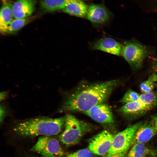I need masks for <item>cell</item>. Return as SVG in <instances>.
<instances>
[{
    "instance_id": "obj_12",
    "label": "cell",
    "mask_w": 157,
    "mask_h": 157,
    "mask_svg": "<svg viewBox=\"0 0 157 157\" xmlns=\"http://www.w3.org/2000/svg\"><path fill=\"white\" fill-rule=\"evenodd\" d=\"M157 133V131L152 122L142 123L135 133L131 146L137 143L147 142Z\"/></svg>"
},
{
    "instance_id": "obj_11",
    "label": "cell",
    "mask_w": 157,
    "mask_h": 157,
    "mask_svg": "<svg viewBox=\"0 0 157 157\" xmlns=\"http://www.w3.org/2000/svg\"><path fill=\"white\" fill-rule=\"evenodd\" d=\"M92 48L117 56L121 53L122 48L120 44L113 38L104 37L95 42Z\"/></svg>"
},
{
    "instance_id": "obj_5",
    "label": "cell",
    "mask_w": 157,
    "mask_h": 157,
    "mask_svg": "<svg viewBox=\"0 0 157 157\" xmlns=\"http://www.w3.org/2000/svg\"><path fill=\"white\" fill-rule=\"evenodd\" d=\"M31 150L43 157H62L65 154L58 140L47 136L39 137Z\"/></svg>"
},
{
    "instance_id": "obj_2",
    "label": "cell",
    "mask_w": 157,
    "mask_h": 157,
    "mask_svg": "<svg viewBox=\"0 0 157 157\" xmlns=\"http://www.w3.org/2000/svg\"><path fill=\"white\" fill-rule=\"evenodd\" d=\"M65 122V117L37 118L18 123L13 130L18 135L25 137L55 135L60 132Z\"/></svg>"
},
{
    "instance_id": "obj_27",
    "label": "cell",
    "mask_w": 157,
    "mask_h": 157,
    "mask_svg": "<svg viewBox=\"0 0 157 157\" xmlns=\"http://www.w3.org/2000/svg\"><path fill=\"white\" fill-rule=\"evenodd\" d=\"M153 68L154 70L157 72V63H156L153 66Z\"/></svg>"
},
{
    "instance_id": "obj_4",
    "label": "cell",
    "mask_w": 157,
    "mask_h": 157,
    "mask_svg": "<svg viewBox=\"0 0 157 157\" xmlns=\"http://www.w3.org/2000/svg\"><path fill=\"white\" fill-rule=\"evenodd\" d=\"M138 122L128 127L114 136L107 155H111L127 151L131 145L134 134L142 124Z\"/></svg>"
},
{
    "instance_id": "obj_15",
    "label": "cell",
    "mask_w": 157,
    "mask_h": 157,
    "mask_svg": "<svg viewBox=\"0 0 157 157\" xmlns=\"http://www.w3.org/2000/svg\"><path fill=\"white\" fill-rule=\"evenodd\" d=\"M13 4L7 2L3 4L0 10V31L2 34H6L8 27L14 18L12 11Z\"/></svg>"
},
{
    "instance_id": "obj_8",
    "label": "cell",
    "mask_w": 157,
    "mask_h": 157,
    "mask_svg": "<svg viewBox=\"0 0 157 157\" xmlns=\"http://www.w3.org/2000/svg\"><path fill=\"white\" fill-rule=\"evenodd\" d=\"M83 113L94 120L103 124L109 125L114 122L112 111L106 104H101L96 105Z\"/></svg>"
},
{
    "instance_id": "obj_30",
    "label": "cell",
    "mask_w": 157,
    "mask_h": 157,
    "mask_svg": "<svg viewBox=\"0 0 157 157\" xmlns=\"http://www.w3.org/2000/svg\"><path fill=\"white\" fill-rule=\"evenodd\" d=\"M30 157H37V156H30Z\"/></svg>"
},
{
    "instance_id": "obj_19",
    "label": "cell",
    "mask_w": 157,
    "mask_h": 157,
    "mask_svg": "<svg viewBox=\"0 0 157 157\" xmlns=\"http://www.w3.org/2000/svg\"><path fill=\"white\" fill-rule=\"evenodd\" d=\"M138 100L152 108L157 105V92H151L140 95Z\"/></svg>"
},
{
    "instance_id": "obj_9",
    "label": "cell",
    "mask_w": 157,
    "mask_h": 157,
    "mask_svg": "<svg viewBox=\"0 0 157 157\" xmlns=\"http://www.w3.org/2000/svg\"><path fill=\"white\" fill-rule=\"evenodd\" d=\"M110 14L101 4H92L89 6L86 17L94 25H100L108 22Z\"/></svg>"
},
{
    "instance_id": "obj_25",
    "label": "cell",
    "mask_w": 157,
    "mask_h": 157,
    "mask_svg": "<svg viewBox=\"0 0 157 157\" xmlns=\"http://www.w3.org/2000/svg\"><path fill=\"white\" fill-rule=\"evenodd\" d=\"M151 122L157 131V114L153 117Z\"/></svg>"
},
{
    "instance_id": "obj_24",
    "label": "cell",
    "mask_w": 157,
    "mask_h": 157,
    "mask_svg": "<svg viewBox=\"0 0 157 157\" xmlns=\"http://www.w3.org/2000/svg\"><path fill=\"white\" fill-rule=\"evenodd\" d=\"M5 110L2 106L0 107V122H1L3 120L5 116Z\"/></svg>"
},
{
    "instance_id": "obj_26",
    "label": "cell",
    "mask_w": 157,
    "mask_h": 157,
    "mask_svg": "<svg viewBox=\"0 0 157 157\" xmlns=\"http://www.w3.org/2000/svg\"><path fill=\"white\" fill-rule=\"evenodd\" d=\"M6 93L5 92H3L0 94V100H3L4 99L6 95Z\"/></svg>"
},
{
    "instance_id": "obj_13",
    "label": "cell",
    "mask_w": 157,
    "mask_h": 157,
    "mask_svg": "<svg viewBox=\"0 0 157 157\" xmlns=\"http://www.w3.org/2000/svg\"><path fill=\"white\" fill-rule=\"evenodd\" d=\"M152 108L138 100L124 104L118 111L125 116L133 117L142 115Z\"/></svg>"
},
{
    "instance_id": "obj_17",
    "label": "cell",
    "mask_w": 157,
    "mask_h": 157,
    "mask_svg": "<svg viewBox=\"0 0 157 157\" xmlns=\"http://www.w3.org/2000/svg\"><path fill=\"white\" fill-rule=\"evenodd\" d=\"M154 154V152L144 143H137L133 145L127 156L128 157H144Z\"/></svg>"
},
{
    "instance_id": "obj_29",
    "label": "cell",
    "mask_w": 157,
    "mask_h": 157,
    "mask_svg": "<svg viewBox=\"0 0 157 157\" xmlns=\"http://www.w3.org/2000/svg\"><path fill=\"white\" fill-rule=\"evenodd\" d=\"M155 154H151L149 155V156L148 157H155Z\"/></svg>"
},
{
    "instance_id": "obj_21",
    "label": "cell",
    "mask_w": 157,
    "mask_h": 157,
    "mask_svg": "<svg viewBox=\"0 0 157 157\" xmlns=\"http://www.w3.org/2000/svg\"><path fill=\"white\" fill-rule=\"evenodd\" d=\"M140 95L138 93L131 90H127L120 101L124 104L137 101Z\"/></svg>"
},
{
    "instance_id": "obj_7",
    "label": "cell",
    "mask_w": 157,
    "mask_h": 157,
    "mask_svg": "<svg viewBox=\"0 0 157 157\" xmlns=\"http://www.w3.org/2000/svg\"><path fill=\"white\" fill-rule=\"evenodd\" d=\"M114 136L107 130H104L89 140L88 149L94 154L104 156L108 152Z\"/></svg>"
},
{
    "instance_id": "obj_16",
    "label": "cell",
    "mask_w": 157,
    "mask_h": 157,
    "mask_svg": "<svg viewBox=\"0 0 157 157\" xmlns=\"http://www.w3.org/2000/svg\"><path fill=\"white\" fill-rule=\"evenodd\" d=\"M76 0H42L40 6L44 11L52 12L62 10L68 3Z\"/></svg>"
},
{
    "instance_id": "obj_1",
    "label": "cell",
    "mask_w": 157,
    "mask_h": 157,
    "mask_svg": "<svg viewBox=\"0 0 157 157\" xmlns=\"http://www.w3.org/2000/svg\"><path fill=\"white\" fill-rule=\"evenodd\" d=\"M118 83L116 80H110L81 87L67 97L59 111L83 113L105 101Z\"/></svg>"
},
{
    "instance_id": "obj_23",
    "label": "cell",
    "mask_w": 157,
    "mask_h": 157,
    "mask_svg": "<svg viewBox=\"0 0 157 157\" xmlns=\"http://www.w3.org/2000/svg\"><path fill=\"white\" fill-rule=\"evenodd\" d=\"M127 151L111 155H106L104 156V157H127Z\"/></svg>"
},
{
    "instance_id": "obj_3",
    "label": "cell",
    "mask_w": 157,
    "mask_h": 157,
    "mask_svg": "<svg viewBox=\"0 0 157 157\" xmlns=\"http://www.w3.org/2000/svg\"><path fill=\"white\" fill-rule=\"evenodd\" d=\"M65 118V128L59 138L65 145H71L77 144L84 135L93 129L92 124L79 119L71 114H67Z\"/></svg>"
},
{
    "instance_id": "obj_22",
    "label": "cell",
    "mask_w": 157,
    "mask_h": 157,
    "mask_svg": "<svg viewBox=\"0 0 157 157\" xmlns=\"http://www.w3.org/2000/svg\"><path fill=\"white\" fill-rule=\"evenodd\" d=\"M94 154L89 149L85 148L70 154L67 157H94Z\"/></svg>"
},
{
    "instance_id": "obj_6",
    "label": "cell",
    "mask_w": 157,
    "mask_h": 157,
    "mask_svg": "<svg viewBox=\"0 0 157 157\" xmlns=\"http://www.w3.org/2000/svg\"><path fill=\"white\" fill-rule=\"evenodd\" d=\"M121 54L133 68L138 69L142 67L147 52L142 45L130 42L126 43L122 47Z\"/></svg>"
},
{
    "instance_id": "obj_10",
    "label": "cell",
    "mask_w": 157,
    "mask_h": 157,
    "mask_svg": "<svg viewBox=\"0 0 157 157\" xmlns=\"http://www.w3.org/2000/svg\"><path fill=\"white\" fill-rule=\"evenodd\" d=\"M36 3L35 0H16L12 6L14 18L29 17L34 11Z\"/></svg>"
},
{
    "instance_id": "obj_28",
    "label": "cell",
    "mask_w": 157,
    "mask_h": 157,
    "mask_svg": "<svg viewBox=\"0 0 157 157\" xmlns=\"http://www.w3.org/2000/svg\"><path fill=\"white\" fill-rule=\"evenodd\" d=\"M3 4H4L7 2V0H1Z\"/></svg>"
},
{
    "instance_id": "obj_20",
    "label": "cell",
    "mask_w": 157,
    "mask_h": 157,
    "mask_svg": "<svg viewBox=\"0 0 157 157\" xmlns=\"http://www.w3.org/2000/svg\"><path fill=\"white\" fill-rule=\"evenodd\" d=\"M156 78H157V75L153 74L148 80L142 83L140 85V88L141 91L143 93L152 91L155 86L154 81Z\"/></svg>"
},
{
    "instance_id": "obj_31",
    "label": "cell",
    "mask_w": 157,
    "mask_h": 157,
    "mask_svg": "<svg viewBox=\"0 0 157 157\" xmlns=\"http://www.w3.org/2000/svg\"><path fill=\"white\" fill-rule=\"evenodd\" d=\"M146 157V156H145V157Z\"/></svg>"
},
{
    "instance_id": "obj_18",
    "label": "cell",
    "mask_w": 157,
    "mask_h": 157,
    "mask_svg": "<svg viewBox=\"0 0 157 157\" xmlns=\"http://www.w3.org/2000/svg\"><path fill=\"white\" fill-rule=\"evenodd\" d=\"M29 17L14 18L9 24L6 34L13 33L19 31L30 22L31 19Z\"/></svg>"
},
{
    "instance_id": "obj_14",
    "label": "cell",
    "mask_w": 157,
    "mask_h": 157,
    "mask_svg": "<svg viewBox=\"0 0 157 157\" xmlns=\"http://www.w3.org/2000/svg\"><path fill=\"white\" fill-rule=\"evenodd\" d=\"M88 7L83 0H78L68 3L62 10L72 15L84 18L86 17Z\"/></svg>"
}]
</instances>
